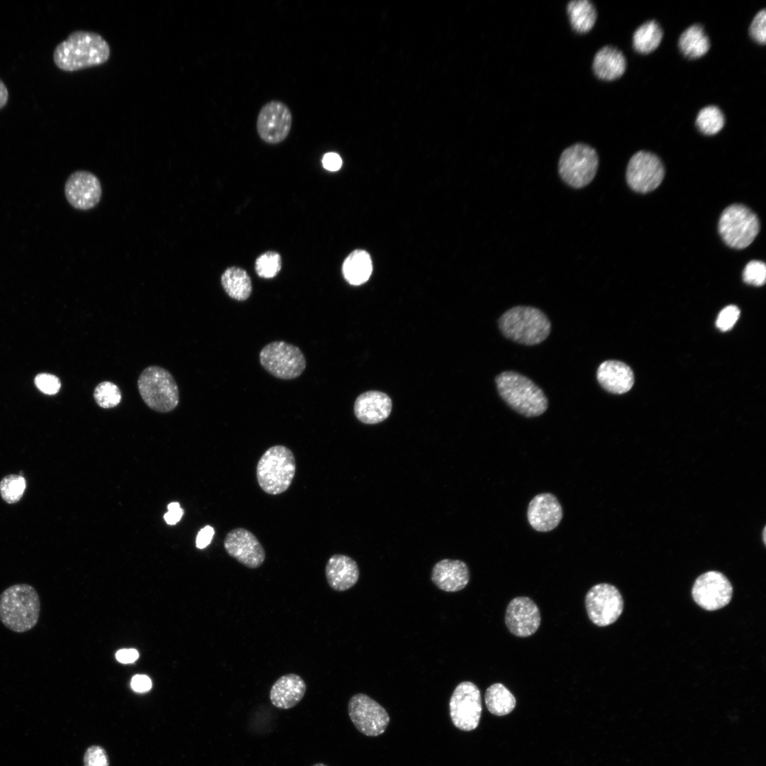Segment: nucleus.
Segmentation results:
<instances>
[{"instance_id": "1", "label": "nucleus", "mask_w": 766, "mask_h": 766, "mask_svg": "<svg viewBox=\"0 0 766 766\" xmlns=\"http://www.w3.org/2000/svg\"><path fill=\"white\" fill-rule=\"evenodd\" d=\"M109 43L99 33L75 30L56 45L55 65L65 72H75L104 64L109 59Z\"/></svg>"}, {"instance_id": "2", "label": "nucleus", "mask_w": 766, "mask_h": 766, "mask_svg": "<svg viewBox=\"0 0 766 766\" xmlns=\"http://www.w3.org/2000/svg\"><path fill=\"white\" fill-rule=\"evenodd\" d=\"M40 611V598L33 587L13 584L0 594V621L9 630L24 633L38 623Z\"/></svg>"}, {"instance_id": "3", "label": "nucleus", "mask_w": 766, "mask_h": 766, "mask_svg": "<svg viewBox=\"0 0 766 766\" xmlns=\"http://www.w3.org/2000/svg\"><path fill=\"white\" fill-rule=\"evenodd\" d=\"M495 383L501 399L513 410L526 417H535L548 409L543 390L526 376L514 371L498 374Z\"/></svg>"}, {"instance_id": "4", "label": "nucleus", "mask_w": 766, "mask_h": 766, "mask_svg": "<svg viewBox=\"0 0 766 766\" xmlns=\"http://www.w3.org/2000/svg\"><path fill=\"white\" fill-rule=\"evenodd\" d=\"M498 323L501 333L506 338L526 345L542 343L551 330L547 316L533 306H514L505 311Z\"/></svg>"}, {"instance_id": "5", "label": "nucleus", "mask_w": 766, "mask_h": 766, "mask_svg": "<svg viewBox=\"0 0 766 766\" xmlns=\"http://www.w3.org/2000/svg\"><path fill=\"white\" fill-rule=\"evenodd\" d=\"M296 472V461L292 451L284 445L268 448L260 458L257 480L266 493L276 495L284 492L291 485Z\"/></svg>"}, {"instance_id": "6", "label": "nucleus", "mask_w": 766, "mask_h": 766, "mask_svg": "<svg viewBox=\"0 0 766 766\" xmlns=\"http://www.w3.org/2000/svg\"><path fill=\"white\" fill-rule=\"evenodd\" d=\"M138 388L144 402L155 411L170 412L178 405L177 384L171 373L163 367H146L138 377Z\"/></svg>"}, {"instance_id": "7", "label": "nucleus", "mask_w": 766, "mask_h": 766, "mask_svg": "<svg viewBox=\"0 0 766 766\" xmlns=\"http://www.w3.org/2000/svg\"><path fill=\"white\" fill-rule=\"evenodd\" d=\"M760 229L757 216L748 207L733 204L722 212L718 221V232L728 246L743 249L755 238Z\"/></svg>"}, {"instance_id": "8", "label": "nucleus", "mask_w": 766, "mask_h": 766, "mask_svg": "<svg viewBox=\"0 0 766 766\" xmlns=\"http://www.w3.org/2000/svg\"><path fill=\"white\" fill-rule=\"evenodd\" d=\"M599 157L588 145L575 143L566 148L558 162L559 174L564 182L574 188L589 184L596 173Z\"/></svg>"}, {"instance_id": "9", "label": "nucleus", "mask_w": 766, "mask_h": 766, "mask_svg": "<svg viewBox=\"0 0 766 766\" xmlns=\"http://www.w3.org/2000/svg\"><path fill=\"white\" fill-rule=\"evenodd\" d=\"M260 362L270 374L282 379L298 377L306 365L301 350L284 341H274L266 345L260 353Z\"/></svg>"}, {"instance_id": "10", "label": "nucleus", "mask_w": 766, "mask_h": 766, "mask_svg": "<svg viewBox=\"0 0 766 766\" xmlns=\"http://www.w3.org/2000/svg\"><path fill=\"white\" fill-rule=\"evenodd\" d=\"M450 716L454 726L464 731L475 729L482 715V699L479 688L465 681L454 689L449 703Z\"/></svg>"}, {"instance_id": "11", "label": "nucleus", "mask_w": 766, "mask_h": 766, "mask_svg": "<svg viewBox=\"0 0 766 766\" xmlns=\"http://www.w3.org/2000/svg\"><path fill=\"white\" fill-rule=\"evenodd\" d=\"M584 602L589 619L601 627L614 623L623 609V598L618 589L607 583L593 586L587 592Z\"/></svg>"}, {"instance_id": "12", "label": "nucleus", "mask_w": 766, "mask_h": 766, "mask_svg": "<svg viewBox=\"0 0 766 766\" xmlns=\"http://www.w3.org/2000/svg\"><path fill=\"white\" fill-rule=\"evenodd\" d=\"M348 714L355 728L367 736L382 734L389 723L386 709L365 694L353 695L348 702Z\"/></svg>"}, {"instance_id": "13", "label": "nucleus", "mask_w": 766, "mask_h": 766, "mask_svg": "<svg viewBox=\"0 0 766 766\" xmlns=\"http://www.w3.org/2000/svg\"><path fill=\"white\" fill-rule=\"evenodd\" d=\"M665 175L661 160L653 153L639 151L630 159L626 170V180L635 192L647 193L658 187Z\"/></svg>"}, {"instance_id": "14", "label": "nucleus", "mask_w": 766, "mask_h": 766, "mask_svg": "<svg viewBox=\"0 0 766 766\" xmlns=\"http://www.w3.org/2000/svg\"><path fill=\"white\" fill-rule=\"evenodd\" d=\"M292 124L289 108L279 101H270L260 109L256 121L260 138L269 144H277L288 136Z\"/></svg>"}, {"instance_id": "15", "label": "nucleus", "mask_w": 766, "mask_h": 766, "mask_svg": "<svg viewBox=\"0 0 766 766\" xmlns=\"http://www.w3.org/2000/svg\"><path fill=\"white\" fill-rule=\"evenodd\" d=\"M692 594L695 602L701 608L707 611H715L730 602L733 587L722 573L709 571L701 574L696 579Z\"/></svg>"}, {"instance_id": "16", "label": "nucleus", "mask_w": 766, "mask_h": 766, "mask_svg": "<svg viewBox=\"0 0 766 766\" xmlns=\"http://www.w3.org/2000/svg\"><path fill=\"white\" fill-rule=\"evenodd\" d=\"M223 545L231 557L248 568H257L265 560V551L262 544L253 533L243 528L229 531Z\"/></svg>"}, {"instance_id": "17", "label": "nucleus", "mask_w": 766, "mask_h": 766, "mask_svg": "<svg viewBox=\"0 0 766 766\" xmlns=\"http://www.w3.org/2000/svg\"><path fill=\"white\" fill-rule=\"evenodd\" d=\"M67 201L74 209L89 210L100 201L101 186L99 179L88 171L79 170L72 173L65 184Z\"/></svg>"}, {"instance_id": "18", "label": "nucleus", "mask_w": 766, "mask_h": 766, "mask_svg": "<svg viewBox=\"0 0 766 766\" xmlns=\"http://www.w3.org/2000/svg\"><path fill=\"white\" fill-rule=\"evenodd\" d=\"M540 611L536 604L527 596H517L509 603L505 613V624L518 637L534 634L540 624Z\"/></svg>"}, {"instance_id": "19", "label": "nucleus", "mask_w": 766, "mask_h": 766, "mask_svg": "<svg viewBox=\"0 0 766 766\" xmlns=\"http://www.w3.org/2000/svg\"><path fill=\"white\" fill-rule=\"evenodd\" d=\"M528 520L533 529L548 532L555 528L562 518V509L557 498L550 493H542L530 501Z\"/></svg>"}, {"instance_id": "20", "label": "nucleus", "mask_w": 766, "mask_h": 766, "mask_svg": "<svg viewBox=\"0 0 766 766\" xmlns=\"http://www.w3.org/2000/svg\"><path fill=\"white\" fill-rule=\"evenodd\" d=\"M431 579L443 591L457 592L464 589L469 582V568L463 561L444 559L433 566Z\"/></svg>"}, {"instance_id": "21", "label": "nucleus", "mask_w": 766, "mask_h": 766, "mask_svg": "<svg viewBox=\"0 0 766 766\" xmlns=\"http://www.w3.org/2000/svg\"><path fill=\"white\" fill-rule=\"evenodd\" d=\"M392 400L381 392L369 391L360 394L354 405L356 417L366 424H375L385 420L392 411Z\"/></svg>"}, {"instance_id": "22", "label": "nucleus", "mask_w": 766, "mask_h": 766, "mask_svg": "<svg viewBox=\"0 0 766 766\" xmlns=\"http://www.w3.org/2000/svg\"><path fill=\"white\" fill-rule=\"evenodd\" d=\"M325 574L328 585L333 590L343 592L353 587L358 580L360 571L356 562L348 555L335 554L328 560Z\"/></svg>"}, {"instance_id": "23", "label": "nucleus", "mask_w": 766, "mask_h": 766, "mask_svg": "<svg viewBox=\"0 0 766 766\" xmlns=\"http://www.w3.org/2000/svg\"><path fill=\"white\" fill-rule=\"evenodd\" d=\"M596 378L599 384L607 392L621 394L628 392L634 383L632 370L618 360H606L599 366Z\"/></svg>"}, {"instance_id": "24", "label": "nucleus", "mask_w": 766, "mask_h": 766, "mask_svg": "<svg viewBox=\"0 0 766 766\" xmlns=\"http://www.w3.org/2000/svg\"><path fill=\"white\" fill-rule=\"evenodd\" d=\"M306 692V684L298 675L290 673L277 679L271 687L270 699L273 706L289 709L297 705Z\"/></svg>"}, {"instance_id": "25", "label": "nucleus", "mask_w": 766, "mask_h": 766, "mask_svg": "<svg viewBox=\"0 0 766 766\" xmlns=\"http://www.w3.org/2000/svg\"><path fill=\"white\" fill-rule=\"evenodd\" d=\"M626 68V60L621 50L613 46H604L594 57L592 69L595 75L603 80L611 81L621 77Z\"/></svg>"}, {"instance_id": "26", "label": "nucleus", "mask_w": 766, "mask_h": 766, "mask_svg": "<svg viewBox=\"0 0 766 766\" xmlns=\"http://www.w3.org/2000/svg\"><path fill=\"white\" fill-rule=\"evenodd\" d=\"M372 271V265L370 256L365 250H354L343 263V277L352 285H360L367 282Z\"/></svg>"}, {"instance_id": "27", "label": "nucleus", "mask_w": 766, "mask_h": 766, "mask_svg": "<svg viewBox=\"0 0 766 766\" xmlns=\"http://www.w3.org/2000/svg\"><path fill=\"white\" fill-rule=\"evenodd\" d=\"M221 284L227 294L233 299L245 301L252 292V282L245 270L238 267L227 268L221 278Z\"/></svg>"}, {"instance_id": "28", "label": "nucleus", "mask_w": 766, "mask_h": 766, "mask_svg": "<svg viewBox=\"0 0 766 766\" xmlns=\"http://www.w3.org/2000/svg\"><path fill=\"white\" fill-rule=\"evenodd\" d=\"M678 45L682 54L690 59L702 57L710 48L709 38L699 24L687 28L681 34Z\"/></svg>"}, {"instance_id": "29", "label": "nucleus", "mask_w": 766, "mask_h": 766, "mask_svg": "<svg viewBox=\"0 0 766 766\" xmlns=\"http://www.w3.org/2000/svg\"><path fill=\"white\" fill-rule=\"evenodd\" d=\"M570 23L572 28L579 33L589 32L596 20V11L588 0H573L567 6Z\"/></svg>"}, {"instance_id": "30", "label": "nucleus", "mask_w": 766, "mask_h": 766, "mask_svg": "<svg viewBox=\"0 0 766 766\" xmlns=\"http://www.w3.org/2000/svg\"><path fill=\"white\" fill-rule=\"evenodd\" d=\"M484 701L489 712L496 716L509 714L516 703L513 694L501 683H494L487 688Z\"/></svg>"}, {"instance_id": "31", "label": "nucleus", "mask_w": 766, "mask_h": 766, "mask_svg": "<svg viewBox=\"0 0 766 766\" xmlns=\"http://www.w3.org/2000/svg\"><path fill=\"white\" fill-rule=\"evenodd\" d=\"M662 36L663 33L659 23L655 21H648L634 32L633 46L638 52L648 54L659 46Z\"/></svg>"}, {"instance_id": "32", "label": "nucleus", "mask_w": 766, "mask_h": 766, "mask_svg": "<svg viewBox=\"0 0 766 766\" xmlns=\"http://www.w3.org/2000/svg\"><path fill=\"white\" fill-rule=\"evenodd\" d=\"M725 123L724 116L719 108L708 106L703 108L697 114L696 125L704 134L711 135L718 133Z\"/></svg>"}, {"instance_id": "33", "label": "nucleus", "mask_w": 766, "mask_h": 766, "mask_svg": "<svg viewBox=\"0 0 766 766\" xmlns=\"http://www.w3.org/2000/svg\"><path fill=\"white\" fill-rule=\"evenodd\" d=\"M26 487V482L23 476L9 474L0 482V494L6 502L14 504L23 496Z\"/></svg>"}, {"instance_id": "34", "label": "nucleus", "mask_w": 766, "mask_h": 766, "mask_svg": "<svg viewBox=\"0 0 766 766\" xmlns=\"http://www.w3.org/2000/svg\"><path fill=\"white\" fill-rule=\"evenodd\" d=\"M93 395L96 403L103 409L113 408L118 405L121 400L120 389L116 384L109 381L96 385Z\"/></svg>"}, {"instance_id": "35", "label": "nucleus", "mask_w": 766, "mask_h": 766, "mask_svg": "<svg viewBox=\"0 0 766 766\" xmlns=\"http://www.w3.org/2000/svg\"><path fill=\"white\" fill-rule=\"evenodd\" d=\"M282 268V257L274 251H267L260 255L255 261V271L262 278L276 277Z\"/></svg>"}, {"instance_id": "36", "label": "nucleus", "mask_w": 766, "mask_h": 766, "mask_svg": "<svg viewBox=\"0 0 766 766\" xmlns=\"http://www.w3.org/2000/svg\"><path fill=\"white\" fill-rule=\"evenodd\" d=\"M743 281L749 284L762 286L766 279V266L761 261L753 260L748 262L743 273Z\"/></svg>"}, {"instance_id": "37", "label": "nucleus", "mask_w": 766, "mask_h": 766, "mask_svg": "<svg viewBox=\"0 0 766 766\" xmlns=\"http://www.w3.org/2000/svg\"><path fill=\"white\" fill-rule=\"evenodd\" d=\"M751 38L757 43L764 45L766 41V11L762 9L757 12L753 19L749 28Z\"/></svg>"}, {"instance_id": "38", "label": "nucleus", "mask_w": 766, "mask_h": 766, "mask_svg": "<svg viewBox=\"0 0 766 766\" xmlns=\"http://www.w3.org/2000/svg\"><path fill=\"white\" fill-rule=\"evenodd\" d=\"M34 382L39 390L48 395L57 394L61 387L60 379L51 374H39L35 377Z\"/></svg>"}, {"instance_id": "39", "label": "nucleus", "mask_w": 766, "mask_h": 766, "mask_svg": "<svg viewBox=\"0 0 766 766\" xmlns=\"http://www.w3.org/2000/svg\"><path fill=\"white\" fill-rule=\"evenodd\" d=\"M739 316L740 310L737 306H728L719 313L716 322V326L721 331H728L733 327Z\"/></svg>"}, {"instance_id": "40", "label": "nucleus", "mask_w": 766, "mask_h": 766, "mask_svg": "<svg viewBox=\"0 0 766 766\" xmlns=\"http://www.w3.org/2000/svg\"><path fill=\"white\" fill-rule=\"evenodd\" d=\"M84 766H109V759L105 750L97 745L89 747L84 756Z\"/></svg>"}, {"instance_id": "41", "label": "nucleus", "mask_w": 766, "mask_h": 766, "mask_svg": "<svg viewBox=\"0 0 766 766\" xmlns=\"http://www.w3.org/2000/svg\"><path fill=\"white\" fill-rule=\"evenodd\" d=\"M168 511L164 515L167 524L174 525L181 519L184 511L177 502H172L167 506Z\"/></svg>"}, {"instance_id": "42", "label": "nucleus", "mask_w": 766, "mask_h": 766, "mask_svg": "<svg viewBox=\"0 0 766 766\" xmlns=\"http://www.w3.org/2000/svg\"><path fill=\"white\" fill-rule=\"evenodd\" d=\"M131 688L136 692H145L152 687L150 679L144 675H135L131 682Z\"/></svg>"}, {"instance_id": "43", "label": "nucleus", "mask_w": 766, "mask_h": 766, "mask_svg": "<svg viewBox=\"0 0 766 766\" xmlns=\"http://www.w3.org/2000/svg\"><path fill=\"white\" fill-rule=\"evenodd\" d=\"M214 533V529L210 526L202 528L198 533L196 538V547L199 549L206 548L211 543Z\"/></svg>"}, {"instance_id": "44", "label": "nucleus", "mask_w": 766, "mask_h": 766, "mask_svg": "<svg viewBox=\"0 0 766 766\" xmlns=\"http://www.w3.org/2000/svg\"><path fill=\"white\" fill-rule=\"evenodd\" d=\"M323 167L329 171H337L342 166V159L340 156L335 152H327L322 159Z\"/></svg>"}, {"instance_id": "45", "label": "nucleus", "mask_w": 766, "mask_h": 766, "mask_svg": "<svg viewBox=\"0 0 766 766\" xmlns=\"http://www.w3.org/2000/svg\"><path fill=\"white\" fill-rule=\"evenodd\" d=\"M138 656V653L135 649H121L116 654L117 660L124 664L134 662Z\"/></svg>"}, {"instance_id": "46", "label": "nucleus", "mask_w": 766, "mask_h": 766, "mask_svg": "<svg viewBox=\"0 0 766 766\" xmlns=\"http://www.w3.org/2000/svg\"><path fill=\"white\" fill-rule=\"evenodd\" d=\"M9 91L4 82L0 79V109H3L9 100Z\"/></svg>"}, {"instance_id": "47", "label": "nucleus", "mask_w": 766, "mask_h": 766, "mask_svg": "<svg viewBox=\"0 0 766 766\" xmlns=\"http://www.w3.org/2000/svg\"><path fill=\"white\" fill-rule=\"evenodd\" d=\"M765 529H766V528H765H765H764V530H763V540H764V543H765V539H766V538H765Z\"/></svg>"}, {"instance_id": "48", "label": "nucleus", "mask_w": 766, "mask_h": 766, "mask_svg": "<svg viewBox=\"0 0 766 766\" xmlns=\"http://www.w3.org/2000/svg\"><path fill=\"white\" fill-rule=\"evenodd\" d=\"M312 766H327V765H325V764H323V763H317V764H315V765H313Z\"/></svg>"}]
</instances>
